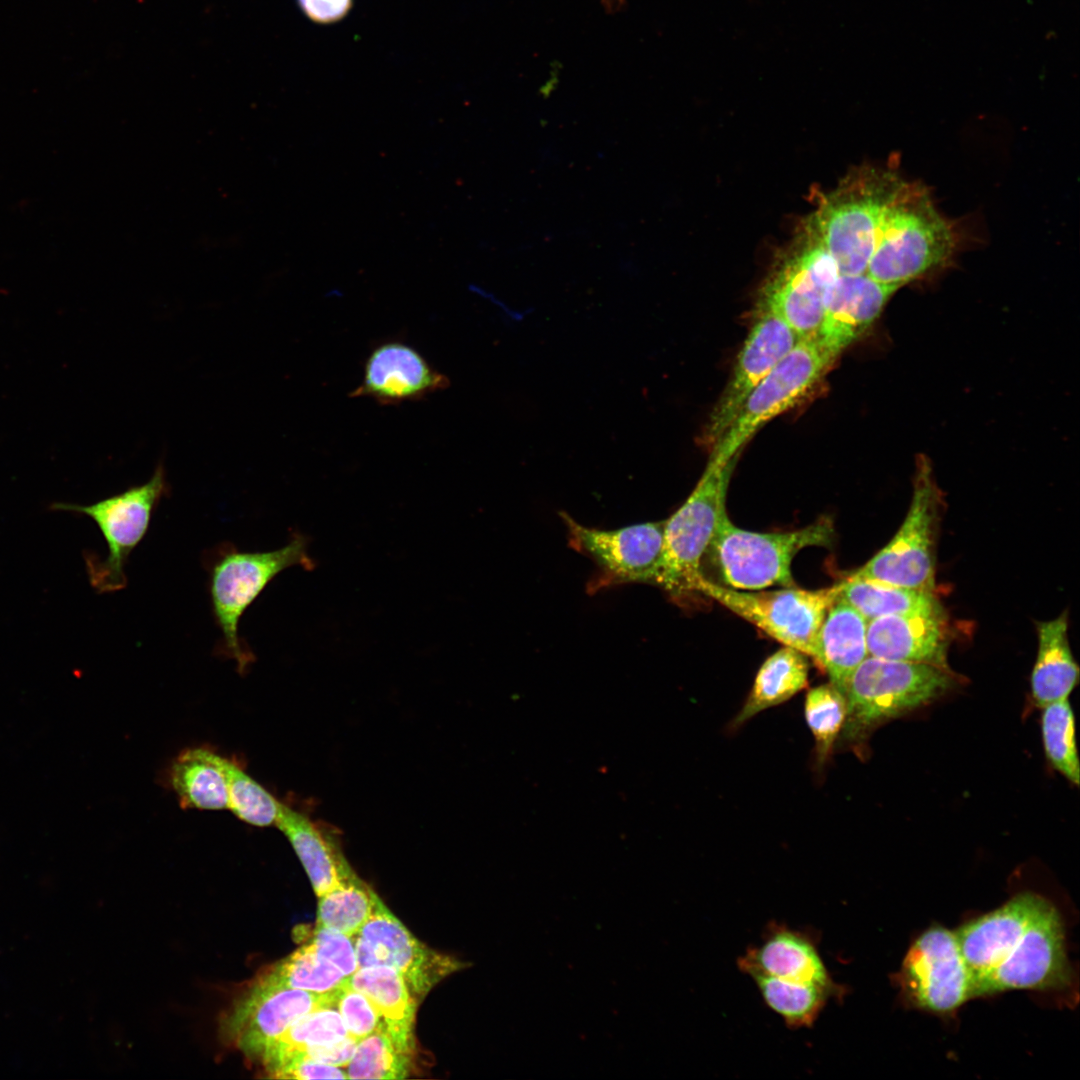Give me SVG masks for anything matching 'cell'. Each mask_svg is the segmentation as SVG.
<instances>
[{
	"mask_svg": "<svg viewBox=\"0 0 1080 1080\" xmlns=\"http://www.w3.org/2000/svg\"><path fill=\"white\" fill-rule=\"evenodd\" d=\"M1064 612L1038 624V652L1031 675V692L1037 707L1068 698L1079 680V667L1068 642Z\"/></svg>",
	"mask_w": 1080,
	"mask_h": 1080,
	"instance_id": "obj_25",
	"label": "cell"
},
{
	"mask_svg": "<svg viewBox=\"0 0 1080 1080\" xmlns=\"http://www.w3.org/2000/svg\"><path fill=\"white\" fill-rule=\"evenodd\" d=\"M695 592L704 594L782 643L817 660V638L824 617L839 596L838 585L819 590L785 587L743 592L703 575Z\"/></svg>",
	"mask_w": 1080,
	"mask_h": 1080,
	"instance_id": "obj_10",
	"label": "cell"
},
{
	"mask_svg": "<svg viewBox=\"0 0 1080 1080\" xmlns=\"http://www.w3.org/2000/svg\"><path fill=\"white\" fill-rule=\"evenodd\" d=\"M1042 709L1041 730L1045 754L1058 772L1079 785L1075 718L1068 698L1050 703Z\"/></svg>",
	"mask_w": 1080,
	"mask_h": 1080,
	"instance_id": "obj_33",
	"label": "cell"
},
{
	"mask_svg": "<svg viewBox=\"0 0 1080 1080\" xmlns=\"http://www.w3.org/2000/svg\"><path fill=\"white\" fill-rule=\"evenodd\" d=\"M309 945L348 978L359 969L353 937L316 925Z\"/></svg>",
	"mask_w": 1080,
	"mask_h": 1080,
	"instance_id": "obj_38",
	"label": "cell"
},
{
	"mask_svg": "<svg viewBox=\"0 0 1080 1080\" xmlns=\"http://www.w3.org/2000/svg\"><path fill=\"white\" fill-rule=\"evenodd\" d=\"M448 377L435 369L413 346L396 340L376 345L369 353L360 384L351 397H366L384 406L422 400L448 387Z\"/></svg>",
	"mask_w": 1080,
	"mask_h": 1080,
	"instance_id": "obj_18",
	"label": "cell"
},
{
	"mask_svg": "<svg viewBox=\"0 0 1080 1080\" xmlns=\"http://www.w3.org/2000/svg\"><path fill=\"white\" fill-rule=\"evenodd\" d=\"M898 289L880 283L866 273L840 274L828 293L815 335L820 346L836 361L876 321Z\"/></svg>",
	"mask_w": 1080,
	"mask_h": 1080,
	"instance_id": "obj_19",
	"label": "cell"
},
{
	"mask_svg": "<svg viewBox=\"0 0 1080 1080\" xmlns=\"http://www.w3.org/2000/svg\"><path fill=\"white\" fill-rule=\"evenodd\" d=\"M349 1034L335 1006L311 1011L292 1024L260 1059L271 1073L295 1055L338 1042Z\"/></svg>",
	"mask_w": 1080,
	"mask_h": 1080,
	"instance_id": "obj_30",
	"label": "cell"
},
{
	"mask_svg": "<svg viewBox=\"0 0 1080 1080\" xmlns=\"http://www.w3.org/2000/svg\"><path fill=\"white\" fill-rule=\"evenodd\" d=\"M270 1076L280 1079H347L344 1068L332 1066L306 1056H295L274 1069Z\"/></svg>",
	"mask_w": 1080,
	"mask_h": 1080,
	"instance_id": "obj_39",
	"label": "cell"
},
{
	"mask_svg": "<svg viewBox=\"0 0 1080 1080\" xmlns=\"http://www.w3.org/2000/svg\"><path fill=\"white\" fill-rule=\"evenodd\" d=\"M307 545L305 536L295 534L289 543L271 551H241L231 543H222L208 552L204 561L212 614L221 632L217 650L235 660L240 672L255 660L239 634L242 616L283 570L293 566L313 569Z\"/></svg>",
	"mask_w": 1080,
	"mask_h": 1080,
	"instance_id": "obj_2",
	"label": "cell"
},
{
	"mask_svg": "<svg viewBox=\"0 0 1080 1080\" xmlns=\"http://www.w3.org/2000/svg\"><path fill=\"white\" fill-rule=\"evenodd\" d=\"M867 624L854 607L838 596L819 629L816 662L844 695L852 674L869 656Z\"/></svg>",
	"mask_w": 1080,
	"mask_h": 1080,
	"instance_id": "obj_23",
	"label": "cell"
},
{
	"mask_svg": "<svg viewBox=\"0 0 1080 1080\" xmlns=\"http://www.w3.org/2000/svg\"><path fill=\"white\" fill-rule=\"evenodd\" d=\"M808 670L804 654L792 647L784 646L773 653L760 667L752 690L733 721L734 727L804 689L808 684Z\"/></svg>",
	"mask_w": 1080,
	"mask_h": 1080,
	"instance_id": "obj_28",
	"label": "cell"
},
{
	"mask_svg": "<svg viewBox=\"0 0 1080 1080\" xmlns=\"http://www.w3.org/2000/svg\"><path fill=\"white\" fill-rule=\"evenodd\" d=\"M757 312L729 381L704 426L702 441L710 448L734 421L754 388L800 340L776 313L764 308Z\"/></svg>",
	"mask_w": 1080,
	"mask_h": 1080,
	"instance_id": "obj_17",
	"label": "cell"
},
{
	"mask_svg": "<svg viewBox=\"0 0 1080 1080\" xmlns=\"http://www.w3.org/2000/svg\"><path fill=\"white\" fill-rule=\"evenodd\" d=\"M334 1006L348 1034L357 1040L384 1027L373 1003L363 993L352 988L348 982L336 991Z\"/></svg>",
	"mask_w": 1080,
	"mask_h": 1080,
	"instance_id": "obj_37",
	"label": "cell"
},
{
	"mask_svg": "<svg viewBox=\"0 0 1080 1080\" xmlns=\"http://www.w3.org/2000/svg\"><path fill=\"white\" fill-rule=\"evenodd\" d=\"M942 494L929 460L916 463L913 493L906 517L894 537L854 575L931 591L935 589V542Z\"/></svg>",
	"mask_w": 1080,
	"mask_h": 1080,
	"instance_id": "obj_9",
	"label": "cell"
},
{
	"mask_svg": "<svg viewBox=\"0 0 1080 1080\" xmlns=\"http://www.w3.org/2000/svg\"><path fill=\"white\" fill-rule=\"evenodd\" d=\"M973 997L1070 983L1062 919L1041 895L1024 892L955 931Z\"/></svg>",
	"mask_w": 1080,
	"mask_h": 1080,
	"instance_id": "obj_1",
	"label": "cell"
},
{
	"mask_svg": "<svg viewBox=\"0 0 1080 1080\" xmlns=\"http://www.w3.org/2000/svg\"><path fill=\"white\" fill-rule=\"evenodd\" d=\"M353 937L358 967L395 968L415 999L424 997L437 983L465 966L415 938L377 894L367 922Z\"/></svg>",
	"mask_w": 1080,
	"mask_h": 1080,
	"instance_id": "obj_16",
	"label": "cell"
},
{
	"mask_svg": "<svg viewBox=\"0 0 1080 1080\" xmlns=\"http://www.w3.org/2000/svg\"><path fill=\"white\" fill-rule=\"evenodd\" d=\"M569 545L589 556L598 573L589 591L629 583L656 584L664 546L665 520L630 525L616 530L589 528L567 513H560Z\"/></svg>",
	"mask_w": 1080,
	"mask_h": 1080,
	"instance_id": "obj_13",
	"label": "cell"
},
{
	"mask_svg": "<svg viewBox=\"0 0 1080 1080\" xmlns=\"http://www.w3.org/2000/svg\"><path fill=\"white\" fill-rule=\"evenodd\" d=\"M847 712L845 695L834 685L811 689L805 700V717L815 738L817 760L823 763L843 728Z\"/></svg>",
	"mask_w": 1080,
	"mask_h": 1080,
	"instance_id": "obj_36",
	"label": "cell"
},
{
	"mask_svg": "<svg viewBox=\"0 0 1080 1080\" xmlns=\"http://www.w3.org/2000/svg\"><path fill=\"white\" fill-rule=\"evenodd\" d=\"M832 521L822 519L787 532H753L741 529L721 514L707 551L724 586L760 590L773 585L793 587L794 556L809 546L832 545Z\"/></svg>",
	"mask_w": 1080,
	"mask_h": 1080,
	"instance_id": "obj_5",
	"label": "cell"
},
{
	"mask_svg": "<svg viewBox=\"0 0 1080 1080\" xmlns=\"http://www.w3.org/2000/svg\"><path fill=\"white\" fill-rule=\"evenodd\" d=\"M738 456L725 462L709 460L695 489L665 520L663 554L655 585L674 598L695 592L703 575L701 559L726 510L728 484Z\"/></svg>",
	"mask_w": 1080,
	"mask_h": 1080,
	"instance_id": "obj_7",
	"label": "cell"
},
{
	"mask_svg": "<svg viewBox=\"0 0 1080 1080\" xmlns=\"http://www.w3.org/2000/svg\"><path fill=\"white\" fill-rule=\"evenodd\" d=\"M348 984L373 1003L395 1047L411 1056L416 999L401 974L388 965L363 967L348 978Z\"/></svg>",
	"mask_w": 1080,
	"mask_h": 1080,
	"instance_id": "obj_24",
	"label": "cell"
},
{
	"mask_svg": "<svg viewBox=\"0 0 1080 1080\" xmlns=\"http://www.w3.org/2000/svg\"><path fill=\"white\" fill-rule=\"evenodd\" d=\"M358 1041L348 1035L338 1042L317 1046L295 1056H306L325 1064L345 1068L354 1054Z\"/></svg>",
	"mask_w": 1080,
	"mask_h": 1080,
	"instance_id": "obj_41",
	"label": "cell"
},
{
	"mask_svg": "<svg viewBox=\"0 0 1080 1080\" xmlns=\"http://www.w3.org/2000/svg\"><path fill=\"white\" fill-rule=\"evenodd\" d=\"M276 826L299 857L318 897L354 874L343 856L335 832L282 804Z\"/></svg>",
	"mask_w": 1080,
	"mask_h": 1080,
	"instance_id": "obj_22",
	"label": "cell"
},
{
	"mask_svg": "<svg viewBox=\"0 0 1080 1080\" xmlns=\"http://www.w3.org/2000/svg\"><path fill=\"white\" fill-rule=\"evenodd\" d=\"M953 685L949 669L868 656L847 685L844 738L861 739L882 722L932 702Z\"/></svg>",
	"mask_w": 1080,
	"mask_h": 1080,
	"instance_id": "obj_6",
	"label": "cell"
},
{
	"mask_svg": "<svg viewBox=\"0 0 1080 1080\" xmlns=\"http://www.w3.org/2000/svg\"><path fill=\"white\" fill-rule=\"evenodd\" d=\"M834 362L815 337L800 339L750 393L709 460L725 462L739 455L765 423L804 399Z\"/></svg>",
	"mask_w": 1080,
	"mask_h": 1080,
	"instance_id": "obj_11",
	"label": "cell"
},
{
	"mask_svg": "<svg viewBox=\"0 0 1080 1080\" xmlns=\"http://www.w3.org/2000/svg\"><path fill=\"white\" fill-rule=\"evenodd\" d=\"M737 966L744 974L760 972L789 982L840 987L820 955L816 936L784 923H769L761 943L748 948Z\"/></svg>",
	"mask_w": 1080,
	"mask_h": 1080,
	"instance_id": "obj_20",
	"label": "cell"
},
{
	"mask_svg": "<svg viewBox=\"0 0 1080 1080\" xmlns=\"http://www.w3.org/2000/svg\"><path fill=\"white\" fill-rule=\"evenodd\" d=\"M283 986L316 994L333 992L348 982L335 965L303 945L264 973Z\"/></svg>",
	"mask_w": 1080,
	"mask_h": 1080,
	"instance_id": "obj_32",
	"label": "cell"
},
{
	"mask_svg": "<svg viewBox=\"0 0 1080 1080\" xmlns=\"http://www.w3.org/2000/svg\"><path fill=\"white\" fill-rule=\"evenodd\" d=\"M746 975L754 981L767 1007L794 1030L812 1027L828 1002L840 999L844 993L841 986L789 982L760 972Z\"/></svg>",
	"mask_w": 1080,
	"mask_h": 1080,
	"instance_id": "obj_29",
	"label": "cell"
},
{
	"mask_svg": "<svg viewBox=\"0 0 1080 1080\" xmlns=\"http://www.w3.org/2000/svg\"><path fill=\"white\" fill-rule=\"evenodd\" d=\"M840 272L806 223L763 286L758 308L781 317L799 339L815 337Z\"/></svg>",
	"mask_w": 1080,
	"mask_h": 1080,
	"instance_id": "obj_12",
	"label": "cell"
},
{
	"mask_svg": "<svg viewBox=\"0 0 1080 1080\" xmlns=\"http://www.w3.org/2000/svg\"><path fill=\"white\" fill-rule=\"evenodd\" d=\"M410 1065V1055L400 1052L382 1027L358 1041L344 1069L347 1079H403Z\"/></svg>",
	"mask_w": 1080,
	"mask_h": 1080,
	"instance_id": "obj_34",
	"label": "cell"
},
{
	"mask_svg": "<svg viewBox=\"0 0 1080 1080\" xmlns=\"http://www.w3.org/2000/svg\"><path fill=\"white\" fill-rule=\"evenodd\" d=\"M224 769L227 778V808L251 825H276L283 803L233 761L224 758Z\"/></svg>",
	"mask_w": 1080,
	"mask_h": 1080,
	"instance_id": "obj_35",
	"label": "cell"
},
{
	"mask_svg": "<svg viewBox=\"0 0 1080 1080\" xmlns=\"http://www.w3.org/2000/svg\"><path fill=\"white\" fill-rule=\"evenodd\" d=\"M303 14L313 23L331 25L343 20L352 10L354 0H297Z\"/></svg>",
	"mask_w": 1080,
	"mask_h": 1080,
	"instance_id": "obj_40",
	"label": "cell"
},
{
	"mask_svg": "<svg viewBox=\"0 0 1080 1080\" xmlns=\"http://www.w3.org/2000/svg\"><path fill=\"white\" fill-rule=\"evenodd\" d=\"M903 181L891 171L864 167L822 197L807 224L841 275L866 273L886 210Z\"/></svg>",
	"mask_w": 1080,
	"mask_h": 1080,
	"instance_id": "obj_4",
	"label": "cell"
},
{
	"mask_svg": "<svg viewBox=\"0 0 1080 1080\" xmlns=\"http://www.w3.org/2000/svg\"><path fill=\"white\" fill-rule=\"evenodd\" d=\"M376 893L354 873L319 897L317 926L353 937L367 922Z\"/></svg>",
	"mask_w": 1080,
	"mask_h": 1080,
	"instance_id": "obj_31",
	"label": "cell"
},
{
	"mask_svg": "<svg viewBox=\"0 0 1080 1080\" xmlns=\"http://www.w3.org/2000/svg\"><path fill=\"white\" fill-rule=\"evenodd\" d=\"M838 585L839 597L854 607L867 621L913 613H944L931 591L887 584L854 574Z\"/></svg>",
	"mask_w": 1080,
	"mask_h": 1080,
	"instance_id": "obj_27",
	"label": "cell"
},
{
	"mask_svg": "<svg viewBox=\"0 0 1080 1080\" xmlns=\"http://www.w3.org/2000/svg\"><path fill=\"white\" fill-rule=\"evenodd\" d=\"M337 990L316 994L292 989L263 973L226 1012L222 1032L246 1056L261 1059L298 1019L321 1007L334 1006Z\"/></svg>",
	"mask_w": 1080,
	"mask_h": 1080,
	"instance_id": "obj_14",
	"label": "cell"
},
{
	"mask_svg": "<svg viewBox=\"0 0 1080 1080\" xmlns=\"http://www.w3.org/2000/svg\"><path fill=\"white\" fill-rule=\"evenodd\" d=\"M953 226L927 190L903 181L889 204L866 274L901 288L944 265L956 248Z\"/></svg>",
	"mask_w": 1080,
	"mask_h": 1080,
	"instance_id": "obj_3",
	"label": "cell"
},
{
	"mask_svg": "<svg viewBox=\"0 0 1080 1080\" xmlns=\"http://www.w3.org/2000/svg\"><path fill=\"white\" fill-rule=\"evenodd\" d=\"M898 982L916 1008L948 1014L971 999V975L955 932L930 927L908 949Z\"/></svg>",
	"mask_w": 1080,
	"mask_h": 1080,
	"instance_id": "obj_15",
	"label": "cell"
},
{
	"mask_svg": "<svg viewBox=\"0 0 1080 1080\" xmlns=\"http://www.w3.org/2000/svg\"><path fill=\"white\" fill-rule=\"evenodd\" d=\"M868 655L948 669L944 613L883 616L867 624Z\"/></svg>",
	"mask_w": 1080,
	"mask_h": 1080,
	"instance_id": "obj_21",
	"label": "cell"
},
{
	"mask_svg": "<svg viewBox=\"0 0 1080 1080\" xmlns=\"http://www.w3.org/2000/svg\"><path fill=\"white\" fill-rule=\"evenodd\" d=\"M169 492L166 471L158 464L150 479L89 505L54 503L53 510L68 511L92 519L107 545V554L85 557L91 586L98 593H111L127 586L126 564L143 540L155 509Z\"/></svg>",
	"mask_w": 1080,
	"mask_h": 1080,
	"instance_id": "obj_8",
	"label": "cell"
},
{
	"mask_svg": "<svg viewBox=\"0 0 1080 1080\" xmlns=\"http://www.w3.org/2000/svg\"><path fill=\"white\" fill-rule=\"evenodd\" d=\"M169 775L182 806L204 810L227 808L224 757L206 748H190L177 756Z\"/></svg>",
	"mask_w": 1080,
	"mask_h": 1080,
	"instance_id": "obj_26",
	"label": "cell"
}]
</instances>
